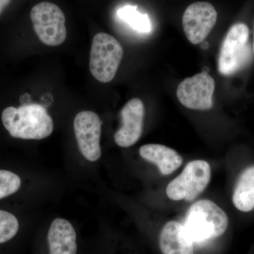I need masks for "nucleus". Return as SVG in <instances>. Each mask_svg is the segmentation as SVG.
Here are the masks:
<instances>
[{
  "label": "nucleus",
  "mask_w": 254,
  "mask_h": 254,
  "mask_svg": "<svg viewBox=\"0 0 254 254\" xmlns=\"http://www.w3.org/2000/svg\"><path fill=\"white\" fill-rule=\"evenodd\" d=\"M118 16L128 23L135 31L147 33L151 31V24L148 14H143L137 11L136 6H124L118 10Z\"/></svg>",
  "instance_id": "obj_15"
},
{
  "label": "nucleus",
  "mask_w": 254,
  "mask_h": 254,
  "mask_svg": "<svg viewBox=\"0 0 254 254\" xmlns=\"http://www.w3.org/2000/svg\"><path fill=\"white\" fill-rule=\"evenodd\" d=\"M21 185V179L16 174L0 170V199L16 193Z\"/></svg>",
  "instance_id": "obj_17"
},
{
  "label": "nucleus",
  "mask_w": 254,
  "mask_h": 254,
  "mask_svg": "<svg viewBox=\"0 0 254 254\" xmlns=\"http://www.w3.org/2000/svg\"><path fill=\"white\" fill-rule=\"evenodd\" d=\"M215 88V80L203 71L181 82L177 88V97L185 108L205 111L213 107Z\"/></svg>",
  "instance_id": "obj_7"
},
{
  "label": "nucleus",
  "mask_w": 254,
  "mask_h": 254,
  "mask_svg": "<svg viewBox=\"0 0 254 254\" xmlns=\"http://www.w3.org/2000/svg\"><path fill=\"white\" fill-rule=\"evenodd\" d=\"M211 177L209 163L196 160L186 165L182 173L167 187V195L174 200H194L208 186Z\"/></svg>",
  "instance_id": "obj_6"
},
{
  "label": "nucleus",
  "mask_w": 254,
  "mask_h": 254,
  "mask_svg": "<svg viewBox=\"0 0 254 254\" xmlns=\"http://www.w3.org/2000/svg\"><path fill=\"white\" fill-rule=\"evenodd\" d=\"M232 201L240 211L250 212L254 209V165L241 174L234 190Z\"/></svg>",
  "instance_id": "obj_14"
},
{
  "label": "nucleus",
  "mask_w": 254,
  "mask_h": 254,
  "mask_svg": "<svg viewBox=\"0 0 254 254\" xmlns=\"http://www.w3.org/2000/svg\"><path fill=\"white\" fill-rule=\"evenodd\" d=\"M31 19L37 36L46 46H59L66 40V18L56 4L43 1L35 5L31 9Z\"/></svg>",
  "instance_id": "obj_5"
},
{
  "label": "nucleus",
  "mask_w": 254,
  "mask_h": 254,
  "mask_svg": "<svg viewBox=\"0 0 254 254\" xmlns=\"http://www.w3.org/2000/svg\"><path fill=\"white\" fill-rule=\"evenodd\" d=\"M160 246L165 254L193 253V242L185 232L184 225L177 221L168 222L160 236Z\"/></svg>",
  "instance_id": "obj_12"
},
{
  "label": "nucleus",
  "mask_w": 254,
  "mask_h": 254,
  "mask_svg": "<svg viewBox=\"0 0 254 254\" xmlns=\"http://www.w3.org/2000/svg\"><path fill=\"white\" fill-rule=\"evenodd\" d=\"M124 50L118 40L108 33L95 35L92 42L89 68L97 81L109 83L116 76Z\"/></svg>",
  "instance_id": "obj_3"
},
{
  "label": "nucleus",
  "mask_w": 254,
  "mask_h": 254,
  "mask_svg": "<svg viewBox=\"0 0 254 254\" xmlns=\"http://www.w3.org/2000/svg\"><path fill=\"white\" fill-rule=\"evenodd\" d=\"M48 239L51 254H75L77 252L76 232L64 219L57 218L52 222Z\"/></svg>",
  "instance_id": "obj_11"
},
{
  "label": "nucleus",
  "mask_w": 254,
  "mask_h": 254,
  "mask_svg": "<svg viewBox=\"0 0 254 254\" xmlns=\"http://www.w3.org/2000/svg\"><path fill=\"white\" fill-rule=\"evenodd\" d=\"M184 227L193 243H203L223 235L228 227V218L211 200H200L189 209Z\"/></svg>",
  "instance_id": "obj_2"
},
{
  "label": "nucleus",
  "mask_w": 254,
  "mask_h": 254,
  "mask_svg": "<svg viewBox=\"0 0 254 254\" xmlns=\"http://www.w3.org/2000/svg\"><path fill=\"white\" fill-rule=\"evenodd\" d=\"M218 13L213 4L197 1L190 5L182 17L187 39L193 45L203 43L215 26Z\"/></svg>",
  "instance_id": "obj_8"
},
{
  "label": "nucleus",
  "mask_w": 254,
  "mask_h": 254,
  "mask_svg": "<svg viewBox=\"0 0 254 254\" xmlns=\"http://www.w3.org/2000/svg\"><path fill=\"white\" fill-rule=\"evenodd\" d=\"M3 125L11 136L41 140L53 133L54 124L46 108L38 104L8 107L1 114Z\"/></svg>",
  "instance_id": "obj_1"
},
{
  "label": "nucleus",
  "mask_w": 254,
  "mask_h": 254,
  "mask_svg": "<svg viewBox=\"0 0 254 254\" xmlns=\"http://www.w3.org/2000/svg\"><path fill=\"white\" fill-rule=\"evenodd\" d=\"M11 0H0V15L2 13L3 10L11 3Z\"/></svg>",
  "instance_id": "obj_18"
},
{
  "label": "nucleus",
  "mask_w": 254,
  "mask_h": 254,
  "mask_svg": "<svg viewBox=\"0 0 254 254\" xmlns=\"http://www.w3.org/2000/svg\"><path fill=\"white\" fill-rule=\"evenodd\" d=\"M250 29L243 23L234 24L222 42L218 58V71L223 76H230L240 71L251 58L249 43Z\"/></svg>",
  "instance_id": "obj_4"
},
{
  "label": "nucleus",
  "mask_w": 254,
  "mask_h": 254,
  "mask_svg": "<svg viewBox=\"0 0 254 254\" xmlns=\"http://www.w3.org/2000/svg\"><path fill=\"white\" fill-rule=\"evenodd\" d=\"M140 155L158 167L160 173L168 175L177 170L182 164V158L175 150L165 145L147 144L139 150Z\"/></svg>",
  "instance_id": "obj_13"
},
{
  "label": "nucleus",
  "mask_w": 254,
  "mask_h": 254,
  "mask_svg": "<svg viewBox=\"0 0 254 254\" xmlns=\"http://www.w3.org/2000/svg\"><path fill=\"white\" fill-rule=\"evenodd\" d=\"M101 127L99 116L92 111H82L74 119L73 128L78 148L89 161H96L101 156Z\"/></svg>",
  "instance_id": "obj_9"
},
{
  "label": "nucleus",
  "mask_w": 254,
  "mask_h": 254,
  "mask_svg": "<svg viewBox=\"0 0 254 254\" xmlns=\"http://www.w3.org/2000/svg\"><path fill=\"white\" fill-rule=\"evenodd\" d=\"M145 108L143 102L133 98L128 102L121 111L123 125L115 133V143L119 146L128 148L136 143L143 131Z\"/></svg>",
  "instance_id": "obj_10"
},
{
  "label": "nucleus",
  "mask_w": 254,
  "mask_h": 254,
  "mask_svg": "<svg viewBox=\"0 0 254 254\" xmlns=\"http://www.w3.org/2000/svg\"><path fill=\"white\" fill-rule=\"evenodd\" d=\"M18 227L17 218L14 215L0 210V244L11 240L17 233Z\"/></svg>",
  "instance_id": "obj_16"
},
{
  "label": "nucleus",
  "mask_w": 254,
  "mask_h": 254,
  "mask_svg": "<svg viewBox=\"0 0 254 254\" xmlns=\"http://www.w3.org/2000/svg\"><path fill=\"white\" fill-rule=\"evenodd\" d=\"M253 52L254 55V42H253Z\"/></svg>",
  "instance_id": "obj_19"
}]
</instances>
